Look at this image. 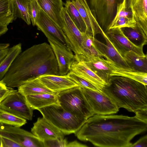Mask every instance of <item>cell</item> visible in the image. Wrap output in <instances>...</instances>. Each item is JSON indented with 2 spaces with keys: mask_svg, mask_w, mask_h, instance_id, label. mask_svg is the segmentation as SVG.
I'll return each mask as SVG.
<instances>
[{
  "mask_svg": "<svg viewBox=\"0 0 147 147\" xmlns=\"http://www.w3.org/2000/svg\"><path fill=\"white\" fill-rule=\"evenodd\" d=\"M147 129V123L135 116L94 115L75 134L96 146L130 147L131 140Z\"/></svg>",
  "mask_w": 147,
  "mask_h": 147,
  "instance_id": "1",
  "label": "cell"
},
{
  "mask_svg": "<svg viewBox=\"0 0 147 147\" xmlns=\"http://www.w3.org/2000/svg\"><path fill=\"white\" fill-rule=\"evenodd\" d=\"M45 75H60L53 50L50 45L44 42L33 45L21 53L1 81L7 87L18 88Z\"/></svg>",
  "mask_w": 147,
  "mask_h": 147,
  "instance_id": "2",
  "label": "cell"
},
{
  "mask_svg": "<svg viewBox=\"0 0 147 147\" xmlns=\"http://www.w3.org/2000/svg\"><path fill=\"white\" fill-rule=\"evenodd\" d=\"M119 109L135 112L147 109V86L134 80L113 76L102 90Z\"/></svg>",
  "mask_w": 147,
  "mask_h": 147,
  "instance_id": "3",
  "label": "cell"
},
{
  "mask_svg": "<svg viewBox=\"0 0 147 147\" xmlns=\"http://www.w3.org/2000/svg\"><path fill=\"white\" fill-rule=\"evenodd\" d=\"M37 110L43 117L59 129L64 135L75 134L86 121L67 111L59 104H53Z\"/></svg>",
  "mask_w": 147,
  "mask_h": 147,
  "instance_id": "4",
  "label": "cell"
},
{
  "mask_svg": "<svg viewBox=\"0 0 147 147\" xmlns=\"http://www.w3.org/2000/svg\"><path fill=\"white\" fill-rule=\"evenodd\" d=\"M59 105L67 111L86 120L94 114L80 86L58 93Z\"/></svg>",
  "mask_w": 147,
  "mask_h": 147,
  "instance_id": "5",
  "label": "cell"
},
{
  "mask_svg": "<svg viewBox=\"0 0 147 147\" xmlns=\"http://www.w3.org/2000/svg\"><path fill=\"white\" fill-rule=\"evenodd\" d=\"M123 0H88L90 8L105 32L109 30L118 5Z\"/></svg>",
  "mask_w": 147,
  "mask_h": 147,
  "instance_id": "6",
  "label": "cell"
},
{
  "mask_svg": "<svg viewBox=\"0 0 147 147\" xmlns=\"http://www.w3.org/2000/svg\"><path fill=\"white\" fill-rule=\"evenodd\" d=\"M35 26L48 40L72 51L69 42L62 30L40 7Z\"/></svg>",
  "mask_w": 147,
  "mask_h": 147,
  "instance_id": "7",
  "label": "cell"
},
{
  "mask_svg": "<svg viewBox=\"0 0 147 147\" xmlns=\"http://www.w3.org/2000/svg\"><path fill=\"white\" fill-rule=\"evenodd\" d=\"M0 109L26 120H31L33 110L28 105L25 96L18 90L12 89L0 102Z\"/></svg>",
  "mask_w": 147,
  "mask_h": 147,
  "instance_id": "8",
  "label": "cell"
},
{
  "mask_svg": "<svg viewBox=\"0 0 147 147\" xmlns=\"http://www.w3.org/2000/svg\"><path fill=\"white\" fill-rule=\"evenodd\" d=\"M80 87L94 115H111L119 111L116 105L102 91Z\"/></svg>",
  "mask_w": 147,
  "mask_h": 147,
  "instance_id": "9",
  "label": "cell"
},
{
  "mask_svg": "<svg viewBox=\"0 0 147 147\" xmlns=\"http://www.w3.org/2000/svg\"><path fill=\"white\" fill-rule=\"evenodd\" d=\"M0 136L14 141L22 147H44L42 141L32 133L19 127L0 123Z\"/></svg>",
  "mask_w": 147,
  "mask_h": 147,
  "instance_id": "10",
  "label": "cell"
},
{
  "mask_svg": "<svg viewBox=\"0 0 147 147\" xmlns=\"http://www.w3.org/2000/svg\"><path fill=\"white\" fill-rule=\"evenodd\" d=\"M60 16L62 22L61 30L69 42L71 51L75 55L83 54L81 45L82 33L73 23L64 7L62 8Z\"/></svg>",
  "mask_w": 147,
  "mask_h": 147,
  "instance_id": "11",
  "label": "cell"
},
{
  "mask_svg": "<svg viewBox=\"0 0 147 147\" xmlns=\"http://www.w3.org/2000/svg\"><path fill=\"white\" fill-rule=\"evenodd\" d=\"M75 57L76 61L83 64L107 84L111 71L109 60L102 57L86 54L75 55Z\"/></svg>",
  "mask_w": 147,
  "mask_h": 147,
  "instance_id": "12",
  "label": "cell"
},
{
  "mask_svg": "<svg viewBox=\"0 0 147 147\" xmlns=\"http://www.w3.org/2000/svg\"><path fill=\"white\" fill-rule=\"evenodd\" d=\"M105 33L113 46L123 57L127 52L132 51L137 54L144 56L143 47L136 46L125 36L121 28L111 29Z\"/></svg>",
  "mask_w": 147,
  "mask_h": 147,
  "instance_id": "13",
  "label": "cell"
},
{
  "mask_svg": "<svg viewBox=\"0 0 147 147\" xmlns=\"http://www.w3.org/2000/svg\"><path fill=\"white\" fill-rule=\"evenodd\" d=\"M31 132L41 141L64 138V134L43 117L38 118L31 129Z\"/></svg>",
  "mask_w": 147,
  "mask_h": 147,
  "instance_id": "14",
  "label": "cell"
},
{
  "mask_svg": "<svg viewBox=\"0 0 147 147\" xmlns=\"http://www.w3.org/2000/svg\"><path fill=\"white\" fill-rule=\"evenodd\" d=\"M75 6L86 27V33L95 37L102 29L92 13L87 0H69Z\"/></svg>",
  "mask_w": 147,
  "mask_h": 147,
  "instance_id": "15",
  "label": "cell"
},
{
  "mask_svg": "<svg viewBox=\"0 0 147 147\" xmlns=\"http://www.w3.org/2000/svg\"><path fill=\"white\" fill-rule=\"evenodd\" d=\"M101 34L104 37L106 44L98 40L95 37L93 40L95 48L102 56L119 66L123 68H130L123 57L113 46L102 30Z\"/></svg>",
  "mask_w": 147,
  "mask_h": 147,
  "instance_id": "16",
  "label": "cell"
},
{
  "mask_svg": "<svg viewBox=\"0 0 147 147\" xmlns=\"http://www.w3.org/2000/svg\"><path fill=\"white\" fill-rule=\"evenodd\" d=\"M38 78L48 88L57 93L72 88L80 86L67 75L63 76L45 75Z\"/></svg>",
  "mask_w": 147,
  "mask_h": 147,
  "instance_id": "17",
  "label": "cell"
},
{
  "mask_svg": "<svg viewBox=\"0 0 147 147\" xmlns=\"http://www.w3.org/2000/svg\"><path fill=\"white\" fill-rule=\"evenodd\" d=\"M56 57L60 75H67L71 70L72 64L76 61L72 51L48 40Z\"/></svg>",
  "mask_w": 147,
  "mask_h": 147,
  "instance_id": "18",
  "label": "cell"
},
{
  "mask_svg": "<svg viewBox=\"0 0 147 147\" xmlns=\"http://www.w3.org/2000/svg\"><path fill=\"white\" fill-rule=\"evenodd\" d=\"M136 26L132 10L126 9L125 0H123L118 5L115 16L109 30L115 28L133 27Z\"/></svg>",
  "mask_w": 147,
  "mask_h": 147,
  "instance_id": "19",
  "label": "cell"
},
{
  "mask_svg": "<svg viewBox=\"0 0 147 147\" xmlns=\"http://www.w3.org/2000/svg\"><path fill=\"white\" fill-rule=\"evenodd\" d=\"M40 7L61 29V12L63 7L62 0H36Z\"/></svg>",
  "mask_w": 147,
  "mask_h": 147,
  "instance_id": "20",
  "label": "cell"
},
{
  "mask_svg": "<svg viewBox=\"0 0 147 147\" xmlns=\"http://www.w3.org/2000/svg\"><path fill=\"white\" fill-rule=\"evenodd\" d=\"M71 71L86 80L102 90L107 83L83 64L75 61L72 65Z\"/></svg>",
  "mask_w": 147,
  "mask_h": 147,
  "instance_id": "21",
  "label": "cell"
},
{
  "mask_svg": "<svg viewBox=\"0 0 147 147\" xmlns=\"http://www.w3.org/2000/svg\"><path fill=\"white\" fill-rule=\"evenodd\" d=\"M57 94H41L28 95L25 98L28 105L33 110L53 104H59Z\"/></svg>",
  "mask_w": 147,
  "mask_h": 147,
  "instance_id": "22",
  "label": "cell"
},
{
  "mask_svg": "<svg viewBox=\"0 0 147 147\" xmlns=\"http://www.w3.org/2000/svg\"><path fill=\"white\" fill-rule=\"evenodd\" d=\"M132 12L136 26L147 33V0H132Z\"/></svg>",
  "mask_w": 147,
  "mask_h": 147,
  "instance_id": "23",
  "label": "cell"
},
{
  "mask_svg": "<svg viewBox=\"0 0 147 147\" xmlns=\"http://www.w3.org/2000/svg\"><path fill=\"white\" fill-rule=\"evenodd\" d=\"M109 60L111 68L110 77L113 76H123L134 80L147 86V73L136 71L130 68H123Z\"/></svg>",
  "mask_w": 147,
  "mask_h": 147,
  "instance_id": "24",
  "label": "cell"
},
{
  "mask_svg": "<svg viewBox=\"0 0 147 147\" xmlns=\"http://www.w3.org/2000/svg\"><path fill=\"white\" fill-rule=\"evenodd\" d=\"M18 92L24 96L41 94H58L45 86L38 78L32 80L18 88Z\"/></svg>",
  "mask_w": 147,
  "mask_h": 147,
  "instance_id": "25",
  "label": "cell"
},
{
  "mask_svg": "<svg viewBox=\"0 0 147 147\" xmlns=\"http://www.w3.org/2000/svg\"><path fill=\"white\" fill-rule=\"evenodd\" d=\"M125 36L136 46L143 47L147 43V33L136 26L121 28Z\"/></svg>",
  "mask_w": 147,
  "mask_h": 147,
  "instance_id": "26",
  "label": "cell"
},
{
  "mask_svg": "<svg viewBox=\"0 0 147 147\" xmlns=\"http://www.w3.org/2000/svg\"><path fill=\"white\" fill-rule=\"evenodd\" d=\"M124 59L130 68L134 71L147 73V56L139 55L132 51L127 52Z\"/></svg>",
  "mask_w": 147,
  "mask_h": 147,
  "instance_id": "27",
  "label": "cell"
},
{
  "mask_svg": "<svg viewBox=\"0 0 147 147\" xmlns=\"http://www.w3.org/2000/svg\"><path fill=\"white\" fill-rule=\"evenodd\" d=\"M16 17L13 0H0V25L7 26Z\"/></svg>",
  "mask_w": 147,
  "mask_h": 147,
  "instance_id": "28",
  "label": "cell"
},
{
  "mask_svg": "<svg viewBox=\"0 0 147 147\" xmlns=\"http://www.w3.org/2000/svg\"><path fill=\"white\" fill-rule=\"evenodd\" d=\"M21 51L22 45L20 43L9 48L7 55L0 63V81L3 79L13 62Z\"/></svg>",
  "mask_w": 147,
  "mask_h": 147,
  "instance_id": "29",
  "label": "cell"
},
{
  "mask_svg": "<svg viewBox=\"0 0 147 147\" xmlns=\"http://www.w3.org/2000/svg\"><path fill=\"white\" fill-rule=\"evenodd\" d=\"M67 11L73 23L82 33H86V24L75 6L69 0H66L63 4Z\"/></svg>",
  "mask_w": 147,
  "mask_h": 147,
  "instance_id": "30",
  "label": "cell"
},
{
  "mask_svg": "<svg viewBox=\"0 0 147 147\" xmlns=\"http://www.w3.org/2000/svg\"><path fill=\"white\" fill-rule=\"evenodd\" d=\"M27 123L26 119L0 109V123L20 127Z\"/></svg>",
  "mask_w": 147,
  "mask_h": 147,
  "instance_id": "31",
  "label": "cell"
},
{
  "mask_svg": "<svg viewBox=\"0 0 147 147\" xmlns=\"http://www.w3.org/2000/svg\"><path fill=\"white\" fill-rule=\"evenodd\" d=\"M16 15L28 25L31 23L28 10L29 0H13Z\"/></svg>",
  "mask_w": 147,
  "mask_h": 147,
  "instance_id": "32",
  "label": "cell"
},
{
  "mask_svg": "<svg viewBox=\"0 0 147 147\" xmlns=\"http://www.w3.org/2000/svg\"><path fill=\"white\" fill-rule=\"evenodd\" d=\"M67 75L69 78L78 84L80 86L93 90L102 91L97 86L86 80L76 75L71 70Z\"/></svg>",
  "mask_w": 147,
  "mask_h": 147,
  "instance_id": "33",
  "label": "cell"
},
{
  "mask_svg": "<svg viewBox=\"0 0 147 147\" xmlns=\"http://www.w3.org/2000/svg\"><path fill=\"white\" fill-rule=\"evenodd\" d=\"M40 9V7L36 0H29L28 13L31 22L33 26H35Z\"/></svg>",
  "mask_w": 147,
  "mask_h": 147,
  "instance_id": "34",
  "label": "cell"
},
{
  "mask_svg": "<svg viewBox=\"0 0 147 147\" xmlns=\"http://www.w3.org/2000/svg\"><path fill=\"white\" fill-rule=\"evenodd\" d=\"M94 38L86 33H82L81 45L83 54L94 46Z\"/></svg>",
  "mask_w": 147,
  "mask_h": 147,
  "instance_id": "35",
  "label": "cell"
},
{
  "mask_svg": "<svg viewBox=\"0 0 147 147\" xmlns=\"http://www.w3.org/2000/svg\"><path fill=\"white\" fill-rule=\"evenodd\" d=\"M43 142L44 147H67L68 143L66 138L52 139L45 141Z\"/></svg>",
  "mask_w": 147,
  "mask_h": 147,
  "instance_id": "36",
  "label": "cell"
},
{
  "mask_svg": "<svg viewBox=\"0 0 147 147\" xmlns=\"http://www.w3.org/2000/svg\"><path fill=\"white\" fill-rule=\"evenodd\" d=\"M0 147H22L18 143L8 138L0 136Z\"/></svg>",
  "mask_w": 147,
  "mask_h": 147,
  "instance_id": "37",
  "label": "cell"
},
{
  "mask_svg": "<svg viewBox=\"0 0 147 147\" xmlns=\"http://www.w3.org/2000/svg\"><path fill=\"white\" fill-rule=\"evenodd\" d=\"M135 116L140 120L147 123V109H140L136 111Z\"/></svg>",
  "mask_w": 147,
  "mask_h": 147,
  "instance_id": "38",
  "label": "cell"
},
{
  "mask_svg": "<svg viewBox=\"0 0 147 147\" xmlns=\"http://www.w3.org/2000/svg\"><path fill=\"white\" fill-rule=\"evenodd\" d=\"M147 136H144L133 144L130 147H147Z\"/></svg>",
  "mask_w": 147,
  "mask_h": 147,
  "instance_id": "39",
  "label": "cell"
},
{
  "mask_svg": "<svg viewBox=\"0 0 147 147\" xmlns=\"http://www.w3.org/2000/svg\"><path fill=\"white\" fill-rule=\"evenodd\" d=\"M12 88L7 87L0 91V102L9 94Z\"/></svg>",
  "mask_w": 147,
  "mask_h": 147,
  "instance_id": "40",
  "label": "cell"
},
{
  "mask_svg": "<svg viewBox=\"0 0 147 147\" xmlns=\"http://www.w3.org/2000/svg\"><path fill=\"white\" fill-rule=\"evenodd\" d=\"M87 145L81 144L77 141L68 143L67 147H86Z\"/></svg>",
  "mask_w": 147,
  "mask_h": 147,
  "instance_id": "41",
  "label": "cell"
},
{
  "mask_svg": "<svg viewBox=\"0 0 147 147\" xmlns=\"http://www.w3.org/2000/svg\"><path fill=\"white\" fill-rule=\"evenodd\" d=\"M9 49L8 47L0 49V63L7 55Z\"/></svg>",
  "mask_w": 147,
  "mask_h": 147,
  "instance_id": "42",
  "label": "cell"
},
{
  "mask_svg": "<svg viewBox=\"0 0 147 147\" xmlns=\"http://www.w3.org/2000/svg\"><path fill=\"white\" fill-rule=\"evenodd\" d=\"M8 30L7 26L0 25V36L6 33Z\"/></svg>",
  "mask_w": 147,
  "mask_h": 147,
  "instance_id": "43",
  "label": "cell"
},
{
  "mask_svg": "<svg viewBox=\"0 0 147 147\" xmlns=\"http://www.w3.org/2000/svg\"><path fill=\"white\" fill-rule=\"evenodd\" d=\"M125 6L126 9H131L132 11V0H125Z\"/></svg>",
  "mask_w": 147,
  "mask_h": 147,
  "instance_id": "44",
  "label": "cell"
},
{
  "mask_svg": "<svg viewBox=\"0 0 147 147\" xmlns=\"http://www.w3.org/2000/svg\"><path fill=\"white\" fill-rule=\"evenodd\" d=\"M7 87L6 86L1 80L0 81V91L6 88Z\"/></svg>",
  "mask_w": 147,
  "mask_h": 147,
  "instance_id": "45",
  "label": "cell"
},
{
  "mask_svg": "<svg viewBox=\"0 0 147 147\" xmlns=\"http://www.w3.org/2000/svg\"><path fill=\"white\" fill-rule=\"evenodd\" d=\"M9 46L8 43H0V49L8 47Z\"/></svg>",
  "mask_w": 147,
  "mask_h": 147,
  "instance_id": "46",
  "label": "cell"
}]
</instances>
